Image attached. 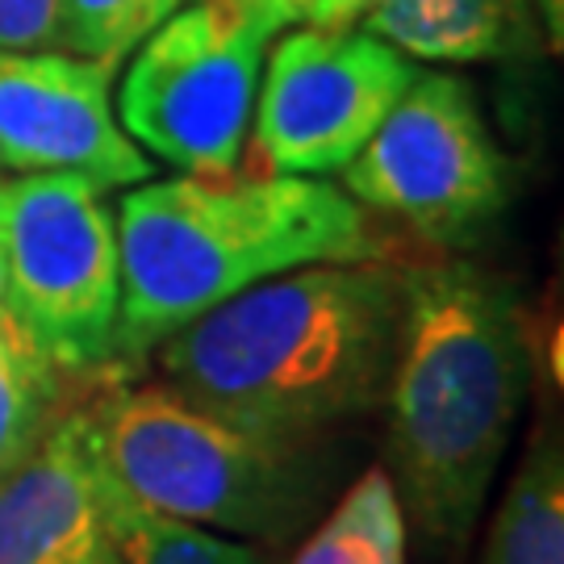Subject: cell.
<instances>
[{
	"label": "cell",
	"mask_w": 564,
	"mask_h": 564,
	"mask_svg": "<svg viewBox=\"0 0 564 564\" xmlns=\"http://www.w3.org/2000/svg\"><path fill=\"white\" fill-rule=\"evenodd\" d=\"M402 272L398 263H305L251 284L155 347L160 381L242 431L314 444L384 402Z\"/></svg>",
	"instance_id": "6da1fadb"
},
{
	"label": "cell",
	"mask_w": 564,
	"mask_h": 564,
	"mask_svg": "<svg viewBox=\"0 0 564 564\" xmlns=\"http://www.w3.org/2000/svg\"><path fill=\"white\" fill-rule=\"evenodd\" d=\"M527 389L531 339L514 289L468 260L405 268L384 473L423 540L460 547L473 535Z\"/></svg>",
	"instance_id": "7a4b0ae2"
},
{
	"label": "cell",
	"mask_w": 564,
	"mask_h": 564,
	"mask_svg": "<svg viewBox=\"0 0 564 564\" xmlns=\"http://www.w3.org/2000/svg\"><path fill=\"white\" fill-rule=\"evenodd\" d=\"M402 242L323 176L218 172L134 184L118 205L113 356L139 360L205 310L305 263H398Z\"/></svg>",
	"instance_id": "3957f363"
},
{
	"label": "cell",
	"mask_w": 564,
	"mask_h": 564,
	"mask_svg": "<svg viewBox=\"0 0 564 564\" xmlns=\"http://www.w3.org/2000/svg\"><path fill=\"white\" fill-rule=\"evenodd\" d=\"M105 477L121 502L235 540H289L323 502L314 444L226 423L163 381L105 384L88 398Z\"/></svg>",
	"instance_id": "277c9868"
},
{
	"label": "cell",
	"mask_w": 564,
	"mask_h": 564,
	"mask_svg": "<svg viewBox=\"0 0 564 564\" xmlns=\"http://www.w3.org/2000/svg\"><path fill=\"white\" fill-rule=\"evenodd\" d=\"M289 30L268 0H193L130 51L118 121L151 160L193 176L235 172L268 46Z\"/></svg>",
	"instance_id": "5b68a950"
},
{
	"label": "cell",
	"mask_w": 564,
	"mask_h": 564,
	"mask_svg": "<svg viewBox=\"0 0 564 564\" xmlns=\"http://www.w3.org/2000/svg\"><path fill=\"white\" fill-rule=\"evenodd\" d=\"M9 310L72 377L113 372L121 302L118 214L76 172H0Z\"/></svg>",
	"instance_id": "8992f818"
},
{
	"label": "cell",
	"mask_w": 564,
	"mask_h": 564,
	"mask_svg": "<svg viewBox=\"0 0 564 564\" xmlns=\"http://www.w3.org/2000/svg\"><path fill=\"white\" fill-rule=\"evenodd\" d=\"M339 176L356 205L435 247L477 239L510 202V163L468 80L423 67Z\"/></svg>",
	"instance_id": "52a82bcc"
},
{
	"label": "cell",
	"mask_w": 564,
	"mask_h": 564,
	"mask_svg": "<svg viewBox=\"0 0 564 564\" xmlns=\"http://www.w3.org/2000/svg\"><path fill=\"white\" fill-rule=\"evenodd\" d=\"M419 63L360 25H297L268 46L251 109V172L339 176L389 118Z\"/></svg>",
	"instance_id": "ba28073f"
},
{
	"label": "cell",
	"mask_w": 564,
	"mask_h": 564,
	"mask_svg": "<svg viewBox=\"0 0 564 564\" xmlns=\"http://www.w3.org/2000/svg\"><path fill=\"white\" fill-rule=\"evenodd\" d=\"M113 63L67 51H0V172H76L134 188L155 163L113 113Z\"/></svg>",
	"instance_id": "9c48e42d"
},
{
	"label": "cell",
	"mask_w": 564,
	"mask_h": 564,
	"mask_svg": "<svg viewBox=\"0 0 564 564\" xmlns=\"http://www.w3.org/2000/svg\"><path fill=\"white\" fill-rule=\"evenodd\" d=\"M113 485L88 402H76L0 477V564H88L109 544Z\"/></svg>",
	"instance_id": "30bf717a"
},
{
	"label": "cell",
	"mask_w": 564,
	"mask_h": 564,
	"mask_svg": "<svg viewBox=\"0 0 564 564\" xmlns=\"http://www.w3.org/2000/svg\"><path fill=\"white\" fill-rule=\"evenodd\" d=\"M523 18L527 0H377L360 30L414 63H485L519 51Z\"/></svg>",
	"instance_id": "8fae6325"
},
{
	"label": "cell",
	"mask_w": 564,
	"mask_h": 564,
	"mask_svg": "<svg viewBox=\"0 0 564 564\" xmlns=\"http://www.w3.org/2000/svg\"><path fill=\"white\" fill-rule=\"evenodd\" d=\"M481 564H564V452L540 426L489 523Z\"/></svg>",
	"instance_id": "7c38bea8"
},
{
	"label": "cell",
	"mask_w": 564,
	"mask_h": 564,
	"mask_svg": "<svg viewBox=\"0 0 564 564\" xmlns=\"http://www.w3.org/2000/svg\"><path fill=\"white\" fill-rule=\"evenodd\" d=\"M410 523L384 468H368L314 527L293 564H405Z\"/></svg>",
	"instance_id": "4fadbf2b"
},
{
	"label": "cell",
	"mask_w": 564,
	"mask_h": 564,
	"mask_svg": "<svg viewBox=\"0 0 564 564\" xmlns=\"http://www.w3.org/2000/svg\"><path fill=\"white\" fill-rule=\"evenodd\" d=\"M109 544L121 564H263V552L251 540H235L155 510H139L121 498L113 502V519H109Z\"/></svg>",
	"instance_id": "5bb4252c"
},
{
	"label": "cell",
	"mask_w": 564,
	"mask_h": 564,
	"mask_svg": "<svg viewBox=\"0 0 564 564\" xmlns=\"http://www.w3.org/2000/svg\"><path fill=\"white\" fill-rule=\"evenodd\" d=\"M184 0H59V51L118 67Z\"/></svg>",
	"instance_id": "9a60e30c"
},
{
	"label": "cell",
	"mask_w": 564,
	"mask_h": 564,
	"mask_svg": "<svg viewBox=\"0 0 564 564\" xmlns=\"http://www.w3.org/2000/svg\"><path fill=\"white\" fill-rule=\"evenodd\" d=\"M72 381L76 377L55 364L0 381V477L18 468L46 440V431L76 405L67 398Z\"/></svg>",
	"instance_id": "2e32d148"
},
{
	"label": "cell",
	"mask_w": 564,
	"mask_h": 564,
	"mask_svg": "<svg viewBox=\"0 0 564 564\" xmlns=\"http://www.w3.org/2000/svg\"><path fill=\"white\" fill-rule=\"evenodd\" d=\"M0 51H59V0H0Z\"/></svg>",
	"instance_id": "e0dca14e"
},
{
	"label": "cell",
	"mask_w": 564,
	"mask_h": 564,
	"mask_svg": "<svg viewBox=\"0 0 564 564\" xmlns=\"http://www.w3.org/2000/svg\"><path fill=\"white\" fill-rule=\"evenodd\" d=\"M55 364L46 356V347L34 339V330L21 323L13 310H0V381L4 377H18V372H34ZM59 368V364H55Z\"/></svg>",
	"instance_id": "ac0fdd59"
},
{
	"label": "cell",
	"mask_w": 564,
	"mask_h": 564,
	"mask_svg": "<svg viewBox=\"0 0 564 564\" xmlns=\"http://www.w3.org/2000/svg\"><path fill=\"white\" fill-rule=\"evenodd\" d=\"M276 4L289 25H318V30H347L360 25V18L377 0H268Z\"/></svg>",
	"instance_id": "d6986e66"
},
{
	"label": "cell",
	"mask_w": 564,
	"mask_h": 564,
	"mask_svg": "<svg viewBox=\"0 0 564 564\" xmlns=\"http://www.w3.org/2000/svg\"><path fill=\"white\" fill-rule=\"evenodd\" d=\"M535 13L544 21L547 39H552V51H561L564 39V0H535Z\"/></svg>",
	"instance_id": "ffe728a7"
},
{
	"label": "cell",
	"mask_w": 564,
	"mask_h": 564,
	"mask_svg": "<svg viewBox=\"0 0 564 564\" xmlns=\"http://www.w3.org/2000/svg\"><path fill=\"white\" fill-rule=\"evenodd\" d=\"M88 564H121V556L113 552V544H105L101 552H97V556H93Z\"/></svg>",
	"instance_id": "44dd1931"
},
{
	"label": "cell",
	"mask_w": 564,
	"mask_h": 564,
	"mask_svg": "<svg viewBox=\"0 0 564 564\" xmlns=\"http://www.w3.org/2000/svg\"><path fill=\"white\" fill-rule=\"evenodd\" d=\"M0 310H9V289H4V268H0Z\"/></svg>",
	"instance_id": "7402d4cb"
}]
</instances>
